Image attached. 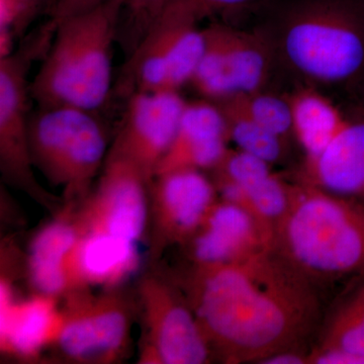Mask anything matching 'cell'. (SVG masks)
Returning a JSON list of instances; mask_svg holds the SVG:
<instances>
[{"instance_id": "cell-29", "label": "cell", "mask_w": 364, "mask_h": 364, "mask_svg": "<svg viewBox=\"0 0 364 364\" xmlns=\"http://www.w3.org/2000/svg\"><path fill=\"white\" fill-rule=\"evenodd\" d=\"M107 0H59L50 20L59 21L69 16L91 11Z\"/></svg>"}, {"instance_id": "cell-20", "label": "cell", "mask_w": 364, "mask_h": 364, "mask_svg": "<svg viewBox=\"0 0 364 364\" xmlns=\"http://www.w3.org/2000/svg\"><path fill=\"white\" fill-rule=\"evenodd\" d=\"M289 102L293 133L305 150L306 158L323 152L348 119L331 100L311 88L296 90Z\"/></svg>"}, {"instance_id": "cell-24", "label": "cell", "mask_w": 364, "mask_h": 364, "mask_svg": "<svg viewBox=\"0 0 364 364\" xmlns=\"http://www.w3.org/2000/svg\"><path fill=\"white\" fill-rule=\"evenodd\" d=\"M245 205L274 239L275 231L289 213L293 200L294 184H289L280 177L270 174L252 188L243 191Z\"/></svg>"}, {"instance_id": "cell-3", "label": "cell", "mask_w": 364, "mask_h": 364, "mask_svg": "<svg viewBox=\"0 0 364 364\" xmlns=\"http://www.w3.org/2000/svg\"><path fill=\"white\" fill-rule=\"evenodd\" d=\"M119 7V0H107L54 21L51 45L31 82V95L39 107L97 112L109 100Z\"/></svg>"}, {"instance_id": "cell-9", "label": "cell", "mask_w": 364, "mask_h": 364, "mask_svg": "<svg viewBox=\"0 0 364 364\" xmlns=\"http://www.w3.org/2000/svg\"><path fill=\"white\" fill-rule=\"evenodd\" d=\"M142 316L139 363L203 364L213 354L178 282L146 274L139 284Z\"/></svg>"}, {"instance_id": "cell-7", "label": "cell", "mask_w": 364, "mask_h": 364, "mask_svg": "<svg viewBox=\"0 0 364 364\" xmlns=\"http://www.w3.org/2000/svg\"><path fill=\"white\" fill-rule=\"evenodd\" d=\"M176 1L128 57L117 83L119 97L179 91L191 85L203 49V28Z\"/></svg>"}, {"instance_id": "cell-23", "label": "cell", "mask_w": 364, "mask_h": 364, "mask_svg": "<svg viewBox=\"0 0 364 364\" xmlns=\"http://www.w3.org/2000/svg\"><path fill=\"white\" fill-rule=\"evenodd\" d=\"M178 0H119L117 43L127 58Z\"/></svg>"}, {"instance_id": "cell-21", "label": "cell", "mask_w": 364, "mask_h": 364, "mask_svg": "<svg viewBox=\"0 0 364 364\" xmlns=\"http://www.w3.org/2000/svg\"><path fill=\"white\" fill-rule=\"evenodd\" d=\"M314 347L343 351L364 364V275L349 282L328 313Z\"/></svg>"}, {"instance_id": "cell-25", "label": "cell", "mask_w": 364, "mask_h": 364, "mask_svg": "<svg viewBox=\"0 0 364 364\" xmlns=\"http://www.w3.org/2000/svg\"><path fill=\"white\" fill-rule=\"evenodd\" d=\"M218 107L226 121L229 140L237 146V149L245 151L270 164L280 159L284 153V139L238 112L220 107L219 105Z\"/></svg>"}, {"instance_id": "cell-6", "label": "cell", "mask_w": 364, "mask_h": 364, "mask_svg": "<svg viewBox=\"0 0 364 364\" xmlns=\"http://www.w3.org/2000/svg\"><path fill=\"white\" fill-rule=\"evenodd\" d=\"M55 23L47 21L23 38L9 56L0 58V169L4 181L16 186L49 210L60 200L46 191L33 173L28 127L31 83L33 62L43 59L51 45Z\"/></svg>"}, {"instance_id": "cell-17", "label": "cell", "mask_w": 364, "mask_h": 364, "mask_svg": "<svg viewBox=\"0 0 364 364\" xmlns=\"http://www.w3.org/2000/svg\"><path fill=\"white\" fill-rule=\"evenodd\" d=\"M299 181L364 203V114L348 117L323 152L306 158Z\"/></svg>"}, {"instance_id": "cell-30", "label": "cell", "mask_w": 364, "mask_h": 364, "mask_svg": "<svg viewBox=\"0 0 364 364\" xmlns=\"http://www.w3.org/2000/svg\"><path fill=\"white\" fill-rule=\"evenodd\" d=\"M306 349H291L277 352L263 359L259 364H308Z\"/></svg>"}, {"instance_id": "cell-26", "label": "cell", "mask_w": 364, "mask_h": 364, "mask_svg": "<svg viewBox=\"0 0 364 364\" xmlns=\"http://www.w3.org/2000/svg\"><path fill=\"white\" fill-rule=\"evenodd\" d=\"M215 181H227L243 191L252 188L272 173L270 163L242 150H228L212 170Z\"/></svg>"}, {"instance_id": "cell-11", "label": "cell", "mask_w": 364, "mask_h": 364, "mask_svg": "<svg viewBox=\"0 0 364 364\" xmlns=\"http://www.w3.org/2000/svg\"><path fill=\"white\" fill-rule=\"evenodd\" d=\"M149 186L133 165L107 158L97 186L74 210L78 236L105 234L140 241L149 220Z\"/></svg>"}, {"instance_id": "cell-12", "label": "cell", "mask_w": 364, "mask_h": 364, "mask_svg": "<svg viewBox=\"0 0 364 364\" xmlns=\"http://www.w3.org/2000/svg\"><path fill=\"white\" fill-rule=\"evenodd\" d=\"M219 200L214 181L202 170L176 169L158 173L149 186V255L186 245L202 227Z\"/></svg>"}, {"instance_id": "cell-8", "label": "cell", "mask_w": 364, "mask_h": 364, "mask_svg": "<svg viewBox=\"0 0 364 364\" xmlns=\"http://www.w3.org/2000/svg\"><path fill=\"white\" fill-rule=\"evenodd\" d=\"M53 346L75 363H117L130 347L133 309L117 289L95 294L78 289L64 296Z\"/></svg>"}, {"instance_id": "cell-16", "label": "cell", "mask_w": 364, "mask_h": 364, "mask_svg": "<svg viewBox=\"0 0 364 364\" xmlns=\"http://www.w3.org/2000/svg\"><path fill=\"white\" fill-rule=\"evenodd\" d=\"M228 142L226 121L218 105L205 98L188 102L156 174L176 169L213 170L229 150Z\"/></svg>"}, {"instance_id": "cell-19", "label": "cell", "mask_w": 364, "mask_h": 364, "mask_svg": "<svg viewBox=\"0 0 364 364\" xmlns=\"http://www.w3.org/2000/svg\"><path fill=\"white\" fill-rule=\"evenodd\" d=\"M56 298L37 294L1 309L0 343L2 351L23 359L37 358L52 345L58 332L61 311Z\"/></svg>"}, {"instance_id": "cell-18", "label": "cell", "mask_w": 364, "mask_h": 364, "mask_svg": "<svg viewBox=\"0 0 364 364\" xmlns=\"http://www.w3.org/2000/svg\"><path fill=\"white\" fill-rule=\"evenodd\" d=\"M77 203H65L52 222L36 233L28 247L26 272L36 293L59 298L68 293L67 256L78 239L74 222Z\"/></svg>"}, {"instance_id": "cell-1", "label": "cell", "mask_w": 364, "mask_h": 364, "mask_svg": "<svg viewBox=\"0 0 364 364\" xmlns=\"http://www.w3.org/2000/svg\"><path fill=\"white\" fill-rule=\"evenodd\" d=\"M181 279L213 358L224 363L306 349L320 324L317 287L273 248L234 262L191 264Z\"/></svg>"}, {"instance_id": "cell-27", "label": "cell", "mask_w": 364, "mask_h": 364, "mask_svg": "<svg viewBox=\"0 0 364 364\" xmlns=\"http://www.w3.org/2000/svg\"><path fill=\"white\" fill-rule=\"evenodd\" d=\"M59 0H0V32L23 39L28 26L43 14L51 18Z\"/></svg>"}, {"instance_id": "cell-4", "label": "cell", "mask_w": 364, "mask_h": 364, "mask_svg": "<svg viewBox=\"0 0 364 364\" xmlns=\"http://www.w3.org/2000/svg\"><path fill=\"white\" fill-rule=\"evenodd\" d=\"M279 26L284 58L299 75L336 85L364 71V7L353 0H298Z\"/></svg>"}, {"instance_id": "cell-22", "label": "cell", "mask_w": 364, "mask_h": 364, "mask_svg": "<svg viewBox=\"0 0 364 364\" xmlns=\"http://www.w3.org/2000/svg\"><path fill=\"white\" fill-rule=\"evenodd\" d=\"M215 104L248 117L280 138L284 139L289 133H293L289 100L259 90L235 95Z\"/></svg>"}, {"instance_id": "cell-5", "label": "cell", "mask_w": 364, "mask_h": 364, "mask_svg": "<svg viewBox=\"0 0 364 364\" xmlns=\"http://www.w3.org/2000/svg\"><path fill=\"white\" fill-rule=\"evenodd\" d=\"M28 141L33 166L63 189L65 203L90 193L109 150L95 112L77 107H39L31 116Z\"/></svg>"}, {"instance_id": "cell-15", "label": "cell", "mask_w": 364, "mask_h": 364, "mask_svg": "<svg viewBox=\"0 0 364 364\" xmlns=\"http://www.w3.org/2000/svg\"><path fill=\"white\" fill-rule=\"evenodd\" d=\"M136 243L112 235H79L65 261L68 293L119 287L140 267Z\"/></svg>"}, {"instance_id": "cell-13", "label": "cell", "mask_w": 364, "mask_h": 364, "mask_svg": "<svg viewBox=\"0 0 364 364\" xmlns=\"http://www.w3.org/2000/svg\"><path fill=\"white\" fill-rule=\"evenodd\" d=\"M186 102L179 91L134 93L107 158L129 163L151 183L178 129Z\"/></svg>"}, {"instance_id": "cell-28", "label": "cell", "mask_w": 364, "mask_h": 364, "mask_svg": "<svg viewBox=\"0 0 364 364\" xmlns=\"http://www.w3.org/2000/svg\"><path fill=\"white\" fill-rule=\"evenodd\" d=\"M193 16L200 21L213 16H233L257 6L264 0H178Z\"/></svg>"}, {"instance_id": "cell-14", "label": "cell", "mask_w": 364, "mask_h": 364, "mask_svg": "<svg viewBox=\"0 0 364 364\" xmlns=\"http://www.w3.org/2000/svg\"><path fill=\"white\" fill-rule=\"evenodd\" d=\"M273 236L245 208L217 200L186 244L193 264L234 262L273 248Z\"/></svg>"}, {"instance_id": "cell-10", "label": "cell", "mask_w": 364, "mask_h": 364, "mask_svg": "<svg viewBox=\"0 0 364 364\" xmlns=\"http://www.w3.org/2000/svg\"><path fill=\"white\" fill-rule=\"evenodd\" d=\"M269 45L226 23L203 28V49L191 85L205 100L221 102L259 91L269 74Z\"/></svg>"}, {"instance_id": "cell-2", "label": "cell", "mask_w": 364, "mask_h": 364, "mask_svg": "<svg viewBox=\"0 0 364 364\" xmlns=\"http://www.w3.org/2000/svg\"><path fill=\"white\" fill-rule=\"evenodd\" d=\"M273 249L316 287L364 275V203L299 181Z\"/></svg>"}]
</instances>
